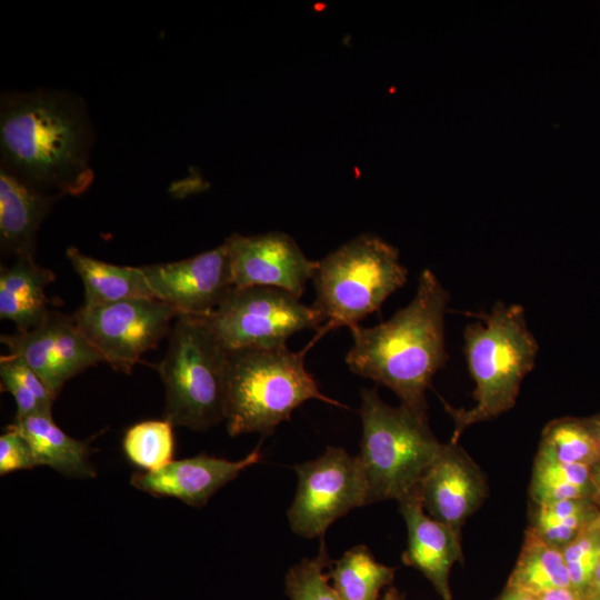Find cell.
Listing matches in <instances>:
<instances>
[{
  "instance_id": "obj_1",
  "label": "cell",
  "mask_w": 600,
  "mask_h": 600,
  "mask_svg": "<svg viewBox=\"0 0 600 600\" xmlns=\"http://www.w3.org/2000/svg\"><path fill=\"white\" fill-rule=\"evenodd\" d=\"M92 143V127L77 97L48 90L2 96L1 169L33 189L57 196L83 193L94 177Z\"/></svg>"
},
{
  "instance_id": "obj_2",
  "label": "cell",
  "mask_w": 600,
  "mask_h": 600,
  "mask_svg": "<svg viewBox=\"0 0 600 600\" xmlns=\"http://www.w3.org/2000/svg\"><path fill=\"white\" fill-rule=\"evenodd\" d=\"M449 293L429 269L421 271L412 300L389 320L350 329L346 356L351 372L392 390L401 404L428 417L426 392L448 354L444 319Z\"/></svg>"
},
{
  "instance_id": "obj_3",
  "label": "cell",
  "mask_w": 600,
  "mask_h": 600,
  "mask_svg": "<svg viewBox=\"0 0 600 600\" xmlns=\"http://www.w3.org/2000/svg\"><path fill=\"white\" fill-rule=\"evenodd\" d=\"M464 354L474 381L476 404L457 409L444 403L453 420L450 442L457 443L470 426L510 410L524 377L533 369L539 346L530 331L524 308L498 302L463 332Z\"/></svg>"
},
{
  "instance_id": "obj_4",
  "label": "cell",
  "mask_w": 600,
  "mask_h": 600,
  "mask_svg": "<svg viewBox=\"0 0 600 600\" xmlns=\"http://www.w3.org/2000/svg\"><path fill=\"white\" fill-rule=\"evenodd\" d=\"M304 354L287 347L229 350L224 421L231 437L270 436L311 399L342 407L320 391L306 369Z\"/></svg>"
},
{
  "instance_id": "obj_5",
  "label": "cell",
  "mask_w": 600,
  "mask_h": 600,
  "mask_svg": "<svg viewBox=\"0 0 600 600\" xmlns=\"http://www.w3.org/2000/svg\"><path fill=\"white\" fill-rule=\"evenodd\" d=\"M407 268L397 248L378 236L362 233L318 261L312 283L323 324L303 349L340 327L353 328L406 282Z\"/></svg>"
},
{
  "instance_id": "obj_6",
  "label": "cell",
  "mask_w": 600,
  "mask_h": 600,
  "mask_svg": "<svg viewBox=\"0 0 600 600\" xmlns=\"http://www.w3.org/2000/svg\"><path fill=\"white\" fill-rule=\"evenodd\" d=\"M360 452L368 504L399 501L413 491L440 454L443 443L431 431L428 417L381 400L376 389H361Z\"/></svg>"
},
{
  "instance_id": "obj_7",
  "label": "cell",
  "mask_w": 600,
  "mask_h": 600,
  "mask_svg": "<svg viewBox=\"0 0 600 600\" xmlns=\"http://www.w3.org/2000/svg\"><path fill=\"white\" fill-rule=\"evenodd\" d=\"M229 350L204 318L179 316L158 364L164 388L162 419L204 431L226 419Z\"/></svg>"
},
{
  "instance_id": "obj_8",
  "label": "cell",
  "mask_w": 600,
  "mask_h": 600,
  "mask_svg": "<svg viewBox=\"0 0 600 600\" xmlns=\"http://www.w3.org/2000/svg\"><path fill=\"white\" fill-rule=\"evenodd\" d=\"M227 350L276 349L306 329H319L323 318L312 304L270 287L231 288L204 318Z\"/></svg>"
},
{
  "instance_id": "obj_9",
  "label": "cell",
  "mask_w": 600,
  "mask_h": 600,
  "mask_svg": "<svg viewBox=\"0 0 600 600\" xmlns=\"http://www.w3.org/2000/svg\"><path fill=\"white\" fill-rule=\"evenodd\" d=\"M298 486L288 510L291 530L304 538L323 536L350 510L367 506V484L358 456L328 447L314 460L294 467Z\"/></svg>"
},
{
  "instance_id": "obj_10",
  "label": "cell",
  "mask_w": 600,
  "mask_h": 600,
  "mask_svg": "<svg viewBox=\"0 0 600 600\" xmlns=\"http://www.w3.org/2000/svg\"><path fill=\"white\" fill-rule=\"evenodd\" d=\"M178 313L156 298H132L74 313L81 333L116 371L130 374L147 351L169 334Z\"/></svg>"
},
{
  "instance_id": "obj_11",
  "label": "cell",
  "mask_w": 600,
  "mask_h": 600,
  "mask_svg": "<svg viewBox=\"0 0 600 600\" xmlns=\"http://www.w3.org/2000/svg\"><path fill=\"white\" fill-rule=\"evenodd\" d=\"M9 354L22 359L57 398L64 383L103 361L72 318L50 311L47 319L28 331L2 334Z\"/></svg>"
},
{
  "instance_id": "obj_12",
  "label": "cell",
  "mask_w": 600,
  "mask_h": 600,
  "mask_svg": "<svg viewBox=\"0 0 600 600\" xmlns=\"http://www.w3.org/2000/svg\"><path fill=\"white\" fill-rule=\"evenodd\" d=\"M141 267L153 297L178 317H208L233 288L224 243L188 259Z\"/></svg>"
},
{
  "instance_id": "obj_13",
  "label": "cell",
  "mask_w": 600,
  "mask_h": 600,
  "mask_svg": "<svg viewBox=\"0 0 600 600\" xmlns=\"http://www.w3.org/2000/svg\"><path fill=\"white\" fill-rule=\"evenodd\" d=\"M223 243L234 288L270 287L301 298L318 264L303 253L291 236L281 231L254 236L233 233Z\"/></svg>"
},
{
  "instance_id": "obj_14",
  "label": "cell",
  "mask_w": 600,
  "mask_h": 600,
  "mask_svg": "<svg viewBox=\"0 0 600 600\" xmlns=\"http://www.w3.org/2000/svg\"><path fill=\"white\" fill-rule=\"evenodd\" d=\"M424 511L458 534L487 497L484 476L457 443H443L436 461L418 484Z\"/></svg>"
},
{
  "instance_id": "obj_15",
  "label": "cell",
  "mask_w": 600,
  "mask_h": 600,
  "mask_svg": "<svg viewBox=\"0 0 600 600\" xmlns=\"http://www.w3.org/2000/svg\"><path fill=\"white\" fill-rule=\"evenodd\" d=\"M261 458L259 446L237 461L200 453L173 460L156 471H137L130 483L153 497L174 498L188 506L202 508L219 489L244 469L260 462Z\"/></svg>"
},
{
  "instance_id": "obj_16",
  "label": "cell",
  "mask_w": 600,
  "mask_h": 600,
  "mask_svg": "<svg viewBox=\"0 0 600 600\" xmlns=\"http://www.w3.org/2000/svg\"><path fill=\"white\" fill-rule=\"evenodd\" d=\"M398 502L408 530L403 563L421 571L443 600H451L449 576L462 560L461 534L426 513L418 488Z\"/></svg>"
},
{
  "instance_id": "obj_17",
  "label": "cell",
  "mask_w": 600,
  "mask_h": 600,
  "mask_svg": "<svg viewBox=\"0 0 600 600\" xmlns=\"http://www.w3.org/2000/svg\"><path fill=\"white\" fill-rule=\"evenodd\" d=\"M57 198L1 169L0 246L3 254L33 256L39 228Z\"/></svg>"
},
{
  "instance_id": "obj_18",
  "label": "cell",
  "mask_w": 600,
  "mask_h": 600,
  "mask_svg": "<svg viewBox=\"0 0 600 600\" xmlns=\"http://www.w3.org/2000/svg\"><path fill=\"white\" fill-rule=\"evenodd\" d=\"M54 278L31 254L14 257L10 267L1 266L0 318L13 322L19 331L41 324L51 311L44 289Z\"/></svg>"
},
{
  "instance_id": "obj_19",
  "label": "cell",
  "mask_w": 600,
  "mask_h": 600,
  "mask_svg": "<svg viewBox=\"0 0 600 600\" xmlns=\"http://www.w3.org/2000/svg\"><path fill=\"white\" fill-rule=\"evenodd\" d=\"M9 428L21 434L30 446L37 466H48L63 476L90 479L97 476L89 459L87 442L67 434L51 414H34L14 420Z\"/></svg>"
},
{
  "instance_id": "obj_20",
  "label": "cell",
  "mask_w": 600,
  "mask_h": 600,
  "mask_svg": "<svg viewBox=\"0 0 600 600\" xmlns=\"http://www.w3.org/2000/svg\"><path fill=\"white\" fill-rule=\"evenodd\" d=\"M67 258L84 288L83 306L94 307L132 298H154L142 267L108 263L82 253L76 247Z\"/></svg>"
},
{
  "instance_id": "obj_21",
  "label": "cell",
  "mask_w": 600,
  "mask_h": 600,
  "mask_svg": "<svg viewBox=\"0 0 600 600\" xmlns=\"http://www.w3.org/2000/svg\"><path fill=\"white\" fill-rule=\"evenodd\" d=\"M506 587L536 596L553 589L571 588L562 551L527 529L521 552Z\"/></svg>"
},
{
  "instance_id": "obj_22",
  "label": "cell",
  "mask_w": 600,
  "mask_h": 600,
  "mask_svg": "<svg viewBox=\"0 0 600 600\" xmlns=\"http://www.w3.org/2000/svg\"><path fill=\"white\" fill-rule=\"evenodd\" d=\"M329 577L341 600H379L394 569L378 562L366 546H357L332 561Z\"/></svg>"
},
{
  "instance_id": "obj_23",
  "label": "cell",
  "mask_w": 600,
  "mask_h": 600,
  "mask_svg": "<svg viewBox=\"0 0 600 600\" xmlns=\"http://www.w3.org/2000/svg\"><path fill=\"white\" fill-rule=\"evenodd\" d=\"M590 498L534 504L530 529L538 538L562 551L599 516Z\"/></svg>"
},
{
  "instance_id": "obj_24",
  "label": "cell",
  "mask_w": 600,
  "mask_h": 600,
  "mask_svg": "<svg viewBox=\"0 0 600 600\" xmlns=\"http://www.w3.org/2000/svg\"><path fill=\"white\" fill-rule=\"evenodd\" d=\"M533 504L592 496L590 467L557 461L537 454L530 481Z\"/></svg>"
},
{
  "instance_id": "obj_25",
  "label": "cell",
  "mask_w": 600,
  "mask_h": 600,
  "mask_svg": "<svg viewBox=\"0 0 600 600\" xmlns=\"http://www.w3.org/2000/svg\"><path fill=\"white\" fill-rule=\"evenodd\" d=\"M537 454L589 467L600 460V450L587 418L567 417L549 422L542 430Z\"/></svg>"
},
{
  "instance_id": "obj_26",
  "label": "cell",
  "mask_w": 600,
  "mask_h": 600,
  "mask_svg": "<svg viewBox=\"0 0 600 600\" xmlns=\"http://www.w3.org/2000/svg\"><path fill=\"white\" fill-rule=\"evenodd\" d=\"M122 450L130 463L142 471H156L173 461V426L164 420H146L124 433Z\"/></svg>"
},
{
  "instance_id": "obj_27",
  "label": "cell",
  "mask_w": 600,
  "mask_h": 600,
  "mask_svg": "<svg viewBox=\"0 0 600 600\" xmlns=\"http://www.w3.org/2000/svg\"><path fill=\"white\" fill-rule=\"evenodd\" d=\"M1 390L9 392L17 406L14 420L34 414H51L56 397L42 379L20 358H0Z\"/></svg>"
},
{
  "instance_id": "obj_28",
  "label": "cell",
  "mask_w": 600,
  "mask_h": 600,
  "mask_svg": "<svg viewBox=\"0 0 600 600\" xmlns=\"http://www.w3.org/2000/svg\"><path fill=\"white\" fill-rule=\"evenodd\" d=\"M330 560L323 539L319 552L311 559H303L291 567L286 576V593L290 600H341L329 583Z\"/></svg>"
},
{
  "instance_id": "obj_29",
  "label": "cell",
  "mask_w": 600,
  "mask_h": 600,
  "mask_svg": "<svg viewBox=\"0 0 600 600\" xmlns=\"http://www.w3.org/2000/svg\"><path fill=\"white\" fill-rule=\"evenodd\" d=\"M571 589L583 600L600 561V531L591 523L562 549Z\"/></svg>"
},
{
  "instance_id": "obj_30",
  "label": "cell",
  "mask_w": 600,
  "mask_h": 600,
  "mask_svg": "<svg viewBox=\"0 0 600 600\" xmlns=\"http://www.w3.org/2000/svg\"><path fill=\"white\" fill-rule=\"evenodd\" d=\"M37 467L32 450L24 438L7 427L0 436V476Z\"/></svg>"
},
{
  "instance_id": "obj_31",
  "label": "cell",
  "mask_w": 600,
  "mask_h": 600,
  "mask_svg": "<svg viewBox=\"0 0 600 600\" xmlns=\"http://www.w3.org/2000/svg\"><path fill=\"white\" fill-rule=\"evenodd\" d=\"M539 600H582L571 588H560L547 591Z\"/></svg>"
},
{
  "instance_id": "obj_32",
  "label": "cell",
  "mask_w": 600,
  "mask_h": 600,
  "mask_svg": "<svg viewBox=\"0 0 600 600\" xmlns=\"http://www.w3.org/2000/svg\"><path fill=\"white\" fill-rule=\"evenodd\" d=\"M583 600H600V561L590 579Z\"/></svg>"
},
{
  "instance_id": "obj_33",
  "label": "cell",
  "mask_w": 600,
  "mask_h": 600,
  "mask_svg": "<svg viewBox=\"0 0 600 600\" xmlns=\"http://www.w3.org/2000/svg\"><path fill=\"white\" fill-rule=\"evenodd\" d=\"M590 476L593 487L591 500L600 510V460L590 467Z\"/></svg>"
},
{
  "instance_id": "obj_34",
  "label": "cell",
  "mask_w": 600,
  "mask_h": 600,
  "mask_svg": "<svg viewBox=\"0 0 600 600\" xmlns=\"http://www.w3.org/2000/svg\"><path fill=\"white\" fill-rule=\"evenodd\" d=\"M498 600H539V597L520 589L506 587Z\"/></svg>"
},
{
  "instance_id": "obj_35",
  "label": "cell",
  "mask_w": 600,
  "mask_h": 600,
  "mask_svg": "<svg viewBox=\"0 0 600 600\" xmlns=\"http://www.w3.org/2000/svg\"><path fill=\"white\" fill-rule=\"evenodd\" d=\"M587 420L596 437V440L600 450V413L592 416L590 418H587Z\"/></svg>"
},
{
  "instance_id": "obj_36",
  "label": "cell",
  "mask_w": 600,
  "mask_h": 600,
  "mask_svg": "<svg viewBox=\"0 0 600 600\" xmlns=\"http://www.w3.org/2000/svg\"><path fill=\"white\" fill-rule=\"evenodd\" d=\"M379 600H403V596L396 588L390 587Z\"/></svg>"
},
{
  "instance_id": "obj_37",
  "label": "cell",
  "mask_w": 600,
  "mask_h": 600,
  "mask_svg": "<svg viewBox=\"0 0 600 600\" xmlns=\"http://www.w3.org/2000/svg\"><path fill=\"white\" fill-rule=\"evenodd\" d=\"M592 524L600 531V513L597 517V519L592 522Z\"/></svg>"
}]
</instances>
